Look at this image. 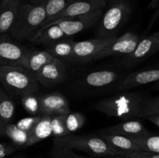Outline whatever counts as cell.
I'll return each instance as SVG.
<instances>
[{"mask_svg": "<svg viewBox=\"0 0 159 158\" xmlns=\"http://www.w3.org/2000/svg\"><path fill=\"white\" fill-rule=\"evenodd\" d=\"M159 6V0H152L148 6V9H157Z\"/></svg>", "mask_w": 159, "mask_h": 158, "instance_id": "37", "label": "cell"}, {"mask_svg": "<svg viewBox=\"0 0 159 158\" xmlns=\"http://www.w3.org/2000/svg\"><path fill=\"white\" fill-rule=\"evenodd\" d=\"M102 14H103V9H101L94 11V12H89V13L84 14V15H77V16L74 17H69V18H65L63 19V20H57L56 22L49 23L47 25H45V26L40 27L36 32L34 37H35L37 34L40 33L42 30H43L48 26L55 24L58 25L59 27L62 29V31H63L64 33L65 34V36L67 37L75 36L76 34L82 32L84 30H86L89 28L93 27L95 25L97 24L98 22L99 21V20L102 17Z\"/></svg>", "mask_w": 159, "mask_h": 158, "instance_id": "6", "label": "cell"}, {"mask_svg": "<svg viewBox=\"0 0 159 158\" xmlns=\"http://www.w3.org/2000/svg\"><path fill=\"white\" fill-rule=\"evenodd\" d=\"M15 158H22L21 156H16V157H15Z\"/></svg>", "mask_w": 159, "mask_h": 158, "instance_id": "41", "label": "cell"}, {"mask_svg": "<svg viewBox=\"0 0 159 158\" xmlns=\"http://www.w3.org/2000/svg\"><path fill=\"white\" fill-rule=\"evenodd\" d=\"M48 51L46 50H31L25 68L27 69L32 74H36L41 68L45 64L49 63L54 59Z\"/></svg>", "mask_w": 159, "mask_h": 158, "instance_id": "23", "label": "cell"}, {"mask_svg": "<svg viewBox=\"0 0 159 158\" xmlns=\"http://www.w3.org/2000/svg\"><path fill=\"white\" fill-rule=\"evenodd\" d=\"M18 150L19 147L14 144L7 143H0V158L9 156Z\"/></svg>", "mask_w": 159, "mask_h": 158, "instance_id": "34", "label": "cell"}, {"mask_svg": "<svg viewBox=\"0 0 159 158\" xmlns=\"http://www.w3.org/2000/svg\"><path fill=\"white\" fill-rule=\"evenodd\" d=\"M65 37H67L64 33L62 29L59 27L58 25L55 24L45 28L40 33L33 37L30 41L41 43L47 46L59 40H63Z\"/></svg>", "mask_w": 159, "mask_h": 158, "instance_id": "22", "label": "cell"}, {"mask_svg": "<svg viewBox=\"0 0 159 158\" xmlns=\"http://www.w3.org/2000/svg\"><path fill=\"white\" fill-rule=\"evenodd\" d=\"M132 12L129 0H110L108 9L98 22V38L116 37Z\"/></svg>", "mask_w": 159, "mask_h": 158, "instance_id": "5", "label": "cell"}, {"mask_svg": "<svg viewBox=\"0 0 159 158\" xmlns=\"http://www.w3.org/2000/svg\"><path fill=\"white\" fill-rule=\"evenodd\" d=\"M159 18V8H158L157 9H155V12H154L153 15L152 16V18H151L150 21H149V23L148 25L147 28H146L145 29V33H148V31L151 30V29H152V27L154 26V25L155 24V23H157V21H158Z\"/></svg>", "mask_w": 159, "mask_h": 158, "instance_id": "35", "label": "cell"}, {"mask_svg": "<svg viewBox=\"0 0 159 158\" xmlns=\"http://www.w3.org/2000/svg\"><path fill=\"white\" fill-rule=\"evenodd\" d=\"M76 0H47L44 2L45 12H46V19L43 26L49 23L53 19L69 5L74 2ZM41 26V27H42Z\"/></svg>", "mask_w": 159, "mask_h": 158, "instance_id": "26", "label": "cell"}, {"mask_svg": "<svg viewBox=\"0 0 159 158\" xmlns=\"http://www.w3.org/2000/svg\"><path fill=\"white\" fill-rule=\"evenodd\" d=\"M41 116H54L68 114L71 112L69 102L61 92H51L39 96Z\"/></svg>", "mask_w": 159, "mask_h": 158, "instance_id": "13", "label": "cell"}, {"mask_svg": "<svg viewBox=\"0 0 159 158\" xmlns=\"http://www.w3.org/2000/svg\"><path fill=\"white\" fill-rule=\"evenodd\" d=\"M159 114V97L145 98L140 108L138 118H147L148 116Z\"/></svg>", "mask_w": 159, "mask_h": 158, "instance_id": "28", "label": "cell"}, {"mask_svg": "<svg viewBox=\"0 0 159 158\" xmlns=\"http://www.w3.org/2000/svg\"><path fill=\"white\" fill-rule=\"evenodd\" d=\"M52 135L51 129V116H41L39 122L29 133L26 147H30Z\"/></svg>", "mask_w": 159, "mask_h": 158, "instance_id": "18", "label": "cell"}, {"mask_svg": "<svg viewBox=\"0 0 159 158\" xmlns=\"http://www.w3.org/2000/svg\"><path fill=\"white\" fill-rule=\"evenodd\" d=\"M5 125H6V124H4L1 120H0V136H4Z\"/></svg>", "mask_w": 159, "mask_h": 158, "instance_id": "38", "label": "cell"}, {"mask_svg": "<svg viewBox=\"0 0 159 158\" xmlns=\"http://www.w3.org/2000/svg\"><path fill=\"white\" fill-rule=\"evenodd\" d=\"M130 138L141 150L159 153V136L158 133L145 131Z\"/></svg>", "mask_w": 159, "mask_h": 158, "instance_id": "21", "label": "cell"}, {"mask_svg": "<svg viewBox=\"0 0 159 158\" xmlns=\"http://www.w3.org/2000/svg\"><path fill=\"white\" fill-rule=\"evenodd\" d=\"M99 133V136L108 145L120 151L127 153L128 152L141 150L139 147L134 143V142L127 136H120V135L107 134V133Z\"/></svg>", "mask_w": 159, "mask_h": 158, "instance_id": "19", "label": "cell"}, {"mask_svg": "<svg viewBox=\"0 0 159 158\" xmlns=\"http://www.w3.org/2000/svg\"><path fill=\"white\" fill-rule=\"evenodd\" d=\"M47 0H29L30 4H40V3L45 2Z\"/></svg>", "mask_w": 159, "mask_h": 158, "instance_id": "39", "label": "cell"}, {"mask_svg": "<svg viewBox=\"0 0 159 158\" xmlns=\"http://www.w3.org/2000/svg\"><path fill=\"white\" fill-rule=\"evenodd\" d=\"M123 77L122 74L117 71L98 70L84 75L80 80V85L89 90L104 89L114 85H118Z\"/></svg>", "mask_w": 159, "mask_h": 158, "instance_id": "9", "label": "cell"}, {"mask_svg": "<svg viewBox=\"0 0 159 158\" xmlns=\"http://www.w3.org/2000/svg\"><path fill=\"white\" fill-rule=\"evenodd\" d=\"M0 83L13 95L22 96L38 90V82L34 74L20 66L0 64Z\"/></svg>", "mask_w": 159, "mask_h": 158, "instance_id": "4", "label": "cell"}, {"mask_svg": "<svg viewBox=\"0 0 159 158\" xmlns=\"http://www.w3.org/2000/svg\"><path fill=\"white\" fill-rule=\"evenodd\" d=\"M159 50V32L139 40L134 50L130 54L125 55L122 64L126 68H131L156 54Z\"/></svg>", "mask_w": 159, "mask_h": 158, "instance_id": "7", "label": "cell"}, {"mask_svg": "<svg viewBox=\"0 0 159 158\" xmlns=\"http://www.w3.org/2000/svg\"><path fill=\"white\" fill-rule=\"evenodd\" d=\"M4 136H6L14 145L17 147H26L28 139H29V133L20 129L16 126V124L7 123L5 125Z\"/></svg>", "mask_w": 159, "mask_h": 158, "instance_id": "24", "label": "cell"}, {"mask_svg": "<svg viewBox=\"0 0 159 158\" xmlns=\"http://www.w3.org/2000/svg\"><path fill=\"white\" fill-rule=\"evenodd\" d=\"M15 108L12 99L0 88V120L4 124L9 123L14 116Z\"/></svg>", "mask_w": 159, "mask_h": 158, "instance_id": "25", "label": "cell"}, {"mask_svg": "<svg viewBox=\"0 0 159 158\" xmlns=\"http://www.w3.org/2000/svg\"><path fill=\"white\" fill-rule=\"evenodd\" d=\"M144 99L145 97L141 93L122 91L99 101L95 104L94 108L110 118H117L123 121L135 119L138 118Z\"/></svg>", "mask_w": 159, "mask_h": 158, "instance_id": "1", "label": "cell"}, {"mask_svg": "<svg viewBox=\"0 0 159 158\" xmlns=\"http://www.w3.org/2000/svg\"><path fill=\"white\" fill-rule=\"evenodd\" d=\"M146 119H147L148 121H150L152 123H153L155 126L159 127V114L148 116Z\"/></svg>", "mask_w": 159, "mask_h": 158, "instance_id": "36", "label": "cell"}, {"mask_svg": "<svg viewBox=\"0 0 159 158\" xmlns=\"http://www.w3.org/2000/svg\"><path fill=\"white\" fill-rule=\"evenodd\" d=\"M75 41L71 40H61L46 46L48 51L54 58L61 60H71L72 61L73 50Z\"/></svg>", "mask_w": 159, "mask_h": 158, "instance_id": "20", "label": "cell"}, {"mask_svg": "<svg viewBox=\"0 0 159 158\" xmlns=\"http://www.w3.org/2000/svg\"><path fill=\"white\" fill-rule=\"evenodd\" d=\"M145 131H147V129L145 128L141 121L138 119H130V120L123 121L117 125L102 129L99 130V133L120 135V136L130 137Z\"/></svg>", "mask_w": 159, "mask_h": 158, "instance_id": "17", "label": "cell"}, {"mask_svg": "<svg viewBox=\"0 0 159 158\" xmlns=\"http://www.w3.org/2000/svg\"><path fill=\"white\" fill-rule=\"evenodd\" d=\"M21 103L24 109L32 116L40 112V99L35 93L22 95Z\"/></svg>", "mask_w": 159, "mask_h": 158, "instance_id": "29", "label": "cell"}, {"mask_svg": "<svg viewBox=\"0 0 159 158\" xmlns=\"http://www.w3.org/2000/svg\"><path fill=\"white\" fill-rule=\"evenodd\" d=\"M30 51L18 43L0 39V64L25 68Z\"/></svg>", "mask_w": 159, "mask_h": 158, "instance_id": "10", "label": "cell"}, {"mask_svg": "<svg viewBox=\"0 0 159 158\" xmlns=\"http://www.w3.org/2000/svg\"><path fill=\"white\" fill-rule=\"evenodd\" d=\"M64 125L68 135L80 129L84 125L85 118L81 112H70L68 114L63 115Z\"/></svg>", "mask_w": 159, "mask_h": 158, "instance_id": "27", "label": "cell"}, {"mask_svg": "<svg viewBox=\"0 0 159 158\" xmlns=\"http://www.w3.org/2000/svg\"><path fill=\"white\" fill-rule=\"evenodd\" d=\"M51 158H93L77 154L73 150L53 143Z\"/></svg>", "mask_w": 159, "mask_h": 158, "instance_id": "30", "label": "cell"}, {"mask_svg": "<svg viewBox=\"0 0 159 158\" xmlns=\"http://www.w3.org/2000/svg\"><path fill=\"white\" fill-rule=\"evenodd\" d=\"M51 129L54 138L68 136V133L64 125L63 115L51 116Z\"/></svg>", "mask_w": 159, "mask_h": 158, "instance_id": "31", "label": "cell"}, {"mask_svg": "<svg viewBox=\"0 0 159 158\" xmlns=\"http://www.w3.org/2000/svg\"><path fill=\"white\" fill-rule=\"evenodd\" d=\"M109 1L110 0H76L60 13L53 17L50 23L69 17L84 15L98 9H104Z\"/></svg>", "mask_w": 159, "mask_h": 158, "instance_id": "14", "label": "cell"}, {"mask_svg": "<svg viewBox=\"0 0 159 158\" xmlns=\"http://www.w3.org/2000/svg\"><path fill=\"white\" fill-rule=\"evenodd\" d=\"M36 81L45 87H53L61 83L67 77V68L65 63L54 58L34 74Z\"/></svg>", "mask_w": 159, "mask_h": 158, "instance_id": "11", "label": "cell"}, {"mask_svg": "<svg viewBox=\"0 0 159 158\" xmlns=\"http://www.w3.org/2000/svg\"><path fill=\"white\" fill-rule=\"evenodd\" d=\"M53 143L71 150H80L88 154L101 157L126 154L124 152L110 147L99 136L94 135L69 134L62 137L54 138Z\"/></svg>", "mask_w": 159, "mask_h": 158, "instance_id": "3", "label": "cell"}, {"mask_svg": "<svg viewBox=\"0 0 159 158\" xmlns=\"http://www.w3.org/2000/svg\"><path fill=\"white\" fill-rule=\"evenodd\" d=\"M124 156L127 158H159L158 153L144 151V150L128 152Z\"/></svg>", "mask_w": 159, "mask_h": 158, "instance_id": "33", "label": "cell"}, {"mask_svg": "<svg viewBox=\"0 0 159 158\" xmlns=\"http://www.w3.org/2000/svg\"><path fill=\"white\" fill-rule=\"evenodd\" d=\"M45 19L44 2L36 5L22 3L9 33L17 40H30L43 26Z\"/></svg>", "mask_w": 159, "mask_h": 158, "instance_id": "2", "label": "cell"}, {"mask_svg": "<svg viewBox=\"0 0 159 158\" xmlns=\"http://www.w3.org/2000/svg\"><path fill=\"white\" fill-rule=\"evenodd\" d=\"M40 118H41V116H34L31 117L24 118V119L19 120L16 125L20 129L30 133V130L34 128V125L39 122Z\"/></svg>", "mask_w": 159, "mask_h": 158, "instance_id": "32", "label": "cell"}, {"mask_svg": "<svg viewBox=\"0 0 159 158\" xmlns=\"http://www.w3.org/2000/svg\"><path fill=\"white\" fill-rule=\"evenodd\" d=\"M116 37L112 38H96L82 40L75 43L73 50V61L77 63H88L94 60L96 56L114 41Z\"/></svg>", "mask_w": 159, "mask_h": 158, "instance_id": "8", "label": "cell"}, {"mask_svg": "<svg viewBox=\"0 0 159 158\" xmlns=\"http://www.w3.org/2000/svg\"><path fill=\"white\" fill-rule=\"evenodd\" d=\"M158 79L159 71L157 68L134 71L123 77L117 85V89L120 91H127L137 87L158 81Z\"/></svg>", "mask_w": 159, "mask_h": 158, "instance_id": "15", "label": "cell"}, {"mask_svg": "<svg viewBox=\"0 0 159 158\" xmlns=\"http://www.w3.org/2000/svg\"><path fill=\"white\" fill-rule=\"evenodd\" d=\"M103 158H127V157H126L124 155H114V156H105V157Z\"/></svg>", "mask_w": 159, "mask_h": 158, "instance_id": "40", "label": "cell"}, {"mask_svg": "<svg viewBox=\"0 0 159 158\" xmlns=\"http://www.w3.org/2000/svg\"><path fill=\"white\" fill-rule=\"evenodd\" d=\"M140 38L136 33L132 32H127L109 44L107 47L102 49L96 57L94 60H100L111 56L127 55L134 50Z\"/></svg>", "mask_w": 159, "mask_h": 158, "instance_id": "12", "label": "cell"}, {"mask_svg": "<svg viewBox=\"0 0 159 158\" xmlns=\"http://www.w3.org/2000/svg\"><path fill=\"white\" fill-rule=\"evenodd\" d=\"M0 1H2V0H0Z\"/></svg>", "mask_w": 159, "mask_h": 158, "instance_id": "42", "label": "cell"}, {"mask_svg": "<svg viewBox=\"0 0 159 158\" xmlns=\"http://www.w3.org/2000/svg\"><path fill=\"white\" fill-rule=\"evenodd\" d=\"M22 0H2L0 2V33L9 32L16 20Z\"/></svg>", "mask_w": 159, "mask_h": 158, "instance_id": "16", "label": "cell"}]
</instances>
